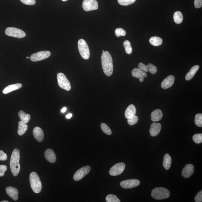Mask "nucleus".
I'll return each mask as SVG.
<instances>
[{
	"mask_svg": "<svg viewBox=\"0 0 202 202\" xmlns=\"http://www.w3.org/2000/svg\"><path fill=\"white\" fill-rule=\"evenodd\" d=\"M101 60L103 70L104 74L107 76H111L113 70V60L111 55L108 51H104L102 54Z\"/></svg>",
	"mask_w": 202,
	"mask_h": 202,
	"instance_id": "obj_1",
	"label": "nucleus"
},
{
	"mask_svg": "<svg viewBox=\"0 0 202 202\" xmlns=\"http://www.w3.org/2000/svg\"><path fill=\"white\" fill-rule=\"evenodd\" d=\"M20 150L18 148H15L11 155L10 161V166L11 172L14 176H17L20 171Z\"/></svg>",
	"mask_w": 202,
	"mask_h": 202,
	"instance_id": "obj_2",
	"label": "nucleus"
},
{
	"mask_svg": "<svg viewBox=\"0 0 202 202\" xmlns=\"http://www.w3.org/2000/svg\"><path fill=\"white\" fill-rule=\"evenodd\" d=\"M29 180L32 190L36 194L40 193L42 190V183L40 178L36 172H32L30 174Z\"/></svg>",
	"mask_w": 202,
	"mask_h": 202,
	"instance_id": "obj_3",
	"label": "nucleus"
},
{
	"mask_svg": "<svg viewBox=\"0 0 202 202\" xmlns=\"http://www.w3.org/2000/svg\"><path fill=\"white\" fill-rule=\"evenodd\" d=\"M170 193L167 189L160 187L153 189L151 193L152 197L156 200L166 199L169 197Z\"/></svg>",
	"mask_w": 202,
	"mask_h": 202,
	"instance_id": "obj_4",
	"label": "nucleus"
},
{
	"mask_svg": "<svg viewBox=\"0 0 202 202\" xmlns=\"http://www.w3.org/2000/svg\"><path fill=\"white\" fill-rule=\"evenodd\" d=\"M78 48L80 55L84 59H89L90 52L87 43L83 39H80L78 42Z\"/></svg>",
	"mask_w": 202,
	"mask_h": 202,
	"instance_id": "obj_5",
	"label": "nucleus"
},
{
	"mask_svg": "<svg viewBox=\"0 0 202 202\" xmlns=\"http://www.w3.org/2000/svg\"><path fill=\"white\" fill-rule=\"evenodd\" d=\"M57 79L58 85L60 87L67 91L70 90L71 88L70 82L65 74L62 73H58Z\"/></svg>",
	"mask_w": 202,
	"mask_h": 202,
	"instance_id": "obj_6",
	"label": "nucleus"
},
{
	"mask_svg": "<svg viewBox=\"0 0 202 202\" xmlns=\"http://www.w3.org/2000/svg\"><path fill=\"white\" fill-rule=\"evenodd\" d=\"M5 34L9 36L23 38L26 36V34L22 30L15 27H7L5 31Z\"/></svg>",
	"mask_w": 202,
	"mask_h": 202,
	"instance_id": "obj_7",
	"label": "nucleus"
},
{
	"mask_svg": "<svg viewBox=\"0 0 202 202\" xmlns=\"http://www.w3.org/2000/svg\"><path fill=\"white\" fill-rule=\"evenodd\" d=\"M90 170V166H84L80 168L74 174V179L75 181L80 180L89 173Z\"/></svg>",
	"mask_w": 202,
	"mask_h": 202,
	"instance_id": "obj_8",
	"label": "nucleus"
},
{
	"mask_svg": "<svg viewBox=\"0 0 202 202\" xmlns=\"http://www.w3.org/2000/svg\"><path fill=\"white\" fill-rule=\"evenodd\" d=\"M50 55V52L48 50L41 51L32 54L30 57V59L33 62L38 61L47 59Z\"/></svg>",
	"mask_w": 202,
	"mask_h": 202,
	"instance_id": "obj_9",
	"label": "nucleus"
},
{
	"mask_svg": "<svg viewBox=\"0 0 202 202\" xmlns=\"http://www.w3.org/2000/svg\"><path fill=\"white\" fill-rule=\"evenodd\" d=\"M82 7L86 11L96 10L98 8V3L96 0H84Z\"/></svg>",
	"mask_w": 202,
	"mask_h": 202,
	"instance_id": "obj_10",
	"label": "nucleus"
},
{
	"mask_svg": "<svg viewBox=\"0 0 202 202\" xmlns=\"http://www.w3.org/2000/svg\"><path fill=\"white\" fill-rule=\"evenodd\" d=\"M125 165L123 162L116 164L110 168L109 173L112 176H117L121 175L125 169Z\"/></svg>",
	"mask_w": 202,
	"mask_h": 202,
	"instance_id": "obj_11",
	"label": "nucleus"
},
{
	"mask_svg": "<svg viewBox=\"0 0 202 202\" xmlns=\"http://www.w3.org/2000/svg\"><path fill=\"white\" fill-rule=\"evenodd\" d=\"M140 183V181L137 179L127 180L121 181L120 186L123 188L131 189L138 186Z\"/></svg>",
	"mask_w": 202,
	"mask_h": 202,
	"instance_id": "obj_12",
	"label": "nucleus"
},
{
	"mask_svg": "<svg viewBox=\"0 0 202 202\" xmlns=\"http://www.w3.org/2000/svg\"><path fill=\"white\" fill-rule=\"evenodd\" d=\"M132 76L139 79L140 82H143L144 78H147V75L146 73L139 69L135 68L132 71Z\"/></svg>",
	"mask_w": 202,
	"mask_h": 202,
	"instance_id": "obj_13",
	"label": "nucleus"
},
{
	"mask_svg": "<svg viewBox=\"0 0 202 202\" xmlns=\"http://www.w3.org/2000/svg\"><path fill=\"white\" fill-rule=\"evenodd\" d=\"M175 80V76L173 75L168 76L162 82L161 87L163 89H168L173 85Z\"/></svg>",
	"mask_w": 202,
	"mask_h": 202,
	"instance_id": "obj_14",
	"label": "nucleus"
},
{
	"mask_svg": "<svg viewBox=\"0 0 202 202\" xmlns=\"http://www.w3.org/2000/svg\"><path fill=\"white\" fill-rule=\"evenodd\" d=\"M194 171V166L192 164H188L183 168L181 174L183 177L189 178L193 175Z\"/></svg>",
	"mask_w": 202,
	"mask_h": 202,
	"instance_id": "obj_15",
	"label": "nucleus"
},
{
	"mask_svg": "<svg viewBox=\"0 0 202 202\" xmlns=\"http://www.w3.org/2000/svg\"><path fill=\"white\" fill-rule=\"evenodd\" d=\"M6 192L7 195L14 201H17L18 200L19 193L16 188L12 186L7 187L6 189Z\"/></svg>",
	"mask_w": 202,
	"mask_h": 202,
	"instance_id": "obj_16",
	"label": "nucleus"
},
{
	"mask_svg": "<svg viewBox=\"0 0 202 202\" xmlns=\"http://www.w3.org/2000/svg\"><path fill=\"white\" fill-rule=\"evenodd\" d=\"M44 155L46 160L49 162L54 163L56 162V156L55 152L50 149H48L45 152Z\"/></svg>",
	"mask_w": 202,
	"mask_h": 202,
	"instance_id": "obj_17",
	"label": "nucleus"
},
{
	"mask_svg": "<svg viewBox=\"0 0 202 202\" xmlns=\"http://www.w3.org/2000/svg\"><path fill=\"white\" fill-rule=\"evenodd\" d=\"M161 129V125L160 123H153L151 124L150 129V134L152 136H156L160 133Z\"/></svg>",
	"mask_w": 202,
	"mask_h": 202,
	"instance_id": "obj_18",
	"label": "nucleus"
},
{
	"mask_svg": "<svg viewBox=\"0 0 202 202\" xmlns=\"http://www.w3.org/2000/svg\"><path fill=\"white\" fill-rule=\"evenodd\" d=\"M34 137L37 142H42L44 138V133L40 127H36L33 130Z\"/></svg>",
	"mask_w": 202,
	"mask_h": 202,
	"instance_id": "obj_19",
	"label": "nucleus"
},
{
	"mask_svg": "<svg viewBox=\"0 0 202 202\" xmlns=\"http://www.w3.org/2000/svg\"><path fill=\"white\" fill-rule=\"evenodd\" d=\"M22 87V85L20 83L12 84V85H9L5 87L3 90L2 92L4 94H7L11 92L12 91L20 89Z\"/></svg>",
	"mask_w": 202,
	"mask_h": 202,
	"instance_id": "obj_20",
	"label": "nucleus"
},
{
	"mask_svg": "<svg viewBox=\"0 0 202 202\" xmlns=\"http://www.w3.org/2000/svg\"><path fill=\"white\" fill-rule=\"evenodd\" d=\"M136 109L133 104H130L125 110V118L127 119L133 116L136 115Z\"/></svg>",
	"mask_w": 202,
	"mask_h": 202,
	"instance_id": "obj_21",
	"label": "nucleus"
},
{
	"mask_svg": "<svg viewBox=\"0 0 202 202\" xmlns=\"http://www.w3.org/2000/svg\"><path fill=\"white\" fill-rule=\"evenodd\" d=\"M162 116L161 110L159 109L155 110L151 114L152 121L154 122L160 121L162 119Z\"/></svg>",
	"mask_w": 202,
	"mask_h": 202,
	"instance_id": "obj_22",
	"label": "nucleus"
},
{
	"mask_svg": "<svg viewBox=\"0 0 202 202\" xmlns=\"http://www.w3.org/2000/svg\"><path fill=\"white\" fill-rule=\"evenodd\" d=\"M199 68L200 66L198 65H195L193 66L185 76V79L186 80L191 79L194 77Z\"/></svg>",
	"mask_w": 202,
	"mask_h": 202,
	"instance_id": "obj_23",
	"label": "nucleus"
},
{
	"mask_svg": "<svg viewBox=\"0 0 202 202\" xmlns=\"http://www.w3.org/2000/svg\"><path fill=\"white\" fill-rule=\"evenodd\" d=\"M28 128V126L26 123L20 121L18 122V134L19 136H22L26 132Z\"/></svg>",
	"mask_w": 202,
	"mask_h": 202,
	"instance_id": "obj_24",
	"label": "nucleus"
},
{
	"mask_svg": "<svg viewBox=\"0 0 202 202\" xmlns=\"http://www.w3.org/2000/svg\"><path fill=\"white\" fill-rule=\"evenodd\" d=\"M171 164V158L168 153L165 155L163 161V166L166 170L170 169Z\"/></svg>",
	"mask_w": 202,
	"mask_h": 202,
	"instance_id": "obj_25",
	"label": "nucleus"
},
{
	"mask_svg": "<svg viewBox=\"0 0 202 202\" xmlns=\"http://www.w3.org/2000/svg\"><path fill=\"white\" fill-rule=\"evenodd\" d=\"M18 115L21 121L23 122L24 123H26L29 122L31 119V116L29 114L26 113L22 110H20L18 112Z\"/></svg>",
	"mask_w": 202,
	"mask_h": 202,
	"instance_id": "obj_26",
	"label": "nucleus"
},
{
	"mask_svg": "<svg viewBox=\"0 0 202 202\" xmlns=\"http://www.w3.org/2000/svg\"><path fill=\"white\" fill-rule=\"evenodd\" d=\"M150 44L154 46H159L161 45L162 43V39L160 37L154 36L151 37L149 39Z\"/></svg>",
	"mask_w": 202,
	"mask_h": 202,
	"instance_id": "obj_27",
	"label": "nucleus"
},
{
	"mask_svg": "<svg viewBox=\"0 0 202 202\" xmlns=\"http://www.w3.org/2000/svg\"><path fill=\"white\" fill-rule=\"evenodd\" d=\"M173 18L175 23L179 24L182 22L183 20V16L180 11H176L174 14Z\"/></svg>",
	"mask_w": 202,
	"mask_h": 202,
	"instance_id": "obj_28",
	"label": "nucleus"
},
{
	"mask_svg": "<svg viewBox=\"0 0 202 202\" xmlns=\"http://www.w3.org/2000/svg\"><path fill=\"white\" fill-rule=\"evenodd\" d=\"M123 45L126 53L128 54H132V48L130 41L128 40L125 41L123 43Z\"/></svg>",
	"mask_w": 202,
	"mask_h": 202,
	"instance_id": "obj_29",
	"label": "nucleus"
},
{
	"mask_svg": "<svg viewBox=\"0 0 202 202\" xmlns=\"http://www.w3.org/2000/svg\"><path fill=\"white\" fill-rule=\"evenodd\" d=\"M100 126L103 132H104L105 134H107L108 135H111L112 133V131L106 123H101Z\"/></svg>",
	"mask_w": 202,
	"mask_h": 202,
	"instance_id": "obj_30",
	"label": "nucleus"
},
{
	"mask_svg": "<svg viewBox=\"0 0 202 202\" xmlns=\"http://www.w3.org/2000/svg\"><path fill=\"white\" fill-rule=\"evenodd\" d=\"M106 201L107 202H120L121 201L117 196L114 195L110 194L107 196Z\"/></svg>",
	"mask_w": 202,
	"mask_h": 202,
	"instance_id": "obj_31",
	"label": "nucleus"
},
{
	"mask_svg": "<svg viewBox=\"0 0 202 202\" xmlns=\"http://www.w3.org/2000/svg\"><path fill=\"white\" fill-rule=\"evenodd\" d=\"M195 123L196 126L200 127H202V114L201 113L196 114L195 118Z\"/></svg>",
	"mask_w": 202,
	"mask_h": 202,
	"instance_id": "obj_32",
	"label": "nucleus"
},
{
	"mask_svg": "<svg viewBox=\"0 0 202 202\" xmlns=\"http://www.w3.org/2000/svg\"><path fill=\"white\" fill-rule=\"evenodd\" d=\"M193 140L196 144L201 143L202 142V134H196L194 135L192 137Z\"/></svg>",
	"mask_w": 202,
	"mask_h": 202,
	"instance_id": "obj_33",
	"label": "nucleus"
},
{
	"mask_svg": "<svg viewBox=\"0 0 202 202\" xmlns=\"http://www.w3.org/2000/svg\"><path fill=\"white\" fill-rule=\"evenodd\" d=\"M127 119H127V122L130 126L136 124L138 122V117L136 115L133 116V117L129 118Z\"/></svg>",
	"mask_w": 202,
	"mask_h": 202,
	"instance_id": "obj_34",
	"label": "nucleus"
},
{
	"mask_svg": "<svg viewBox=\"0 0 202 202\" xmlns=\"http://www.w3.org/2000/svg\"><path fill=\"white\" fill-rule=\"evenodd\" d=\"M116 36L119 37L121 36H125L126 34V31L124 29L121 28H117L115 31Z\"/></svg>",
	"mask_w": 202,
	"mask_h": 202,
	"instance_id": "obj_35",
	"label": "nucleus"
},
{
	"mask_svg": "<svg viewBox=\"0 0 202 202\" xmlns=\"http://www.w3.org/2000/svg\"><path fill=\"white\" fill-rule=\"evenodd\" d=\"M147 65L148 72L149 71L151 74L153 75L156 74L157 72V68L155 65L151 63H149Z\"/></svg>",
	"mask_w": 202,
	"mask_h": 202,
	"instance_id": "obj_36",
	"label": "nucleus"
},
{
	"mask_svg": "<svg viewBox=\"0 0 202 202\" xmlns=\"http://www.w3.org/2000/svg\"><path fill=\"white\" fill-rule=\"evenodd\" d=\"M136 0H118L120 5L123 6H127L132 4L135 2Z\"/></svg>",
	"mask_w": 202,
	"mask_h": 202,
	"instance_id": "obj_37",
	"label": "nucleus"
},
{
	"mask_svg": "<svg viewBox=\"0 0 202 202\" xmlns=\"http://www.w3.org/2000/svg\"><path fill=\"white\" fill-rule=\"evenodd\" d=\"M138 69L146 73L148 72L147 65H144L143 63H140L138 64Z\"/></svg>",
	"mask_w": 202,
	"mask_h": 202,
	"instance_id": "obj_38",
	"label": "nucleus"
},
{
	"mask_svg": "<svg viewBox=\"0 0 202 202\" xmlns=\"http://www.w3.org/2000/svg\"><path fill=\"white\" fill-rule=\"evenodd\" d=\"M24 4L29 5H34L36 3L35 0H20Z\"/></svg>",
	"mask_w": 202,
	"mask_h": 202,
	"instance_id": "obj_39",
	"label": "nucleus"
},
{
	"mask_svg": "<svg viewBox=\"0 0 202 202\" xmlns=\"http://www.w3.org/2000/svg\"><path fill=\"white\" fill-rule=\"evenodd\" d=\"M195 201L196 202H201L202 201V190H201L196 194L195 198Z\"/></svg>",
	"mask_w": 202,
	"mask_h": 202,
	"instance_id": "obj_40",
	"label": "nucleus"
},
{
	"mask_svg": "<svg viewBox=\"0 0 202 202\" xmlns=\"http://www.w3.org/2000/svg\"><path fill=\"white\" fill-rule=\"evenodd\" d=\"M7 166L1 165L0 166V177H2L4 175L5 172L7 170Z\"/></svg>",
	"mask_w": 202,
	"mask_h": 202,
	"instance_id": "obj_41",
	"label": "nucleus"
},
{
	"mask_svg": "<svg viewBox=\"0 0 202 202\" xmlns=\"http://www.w3.org/2000/svg\"><path fill=\"white\" fill-rule=\"evenodd\" d=\"M194 4L196 8H200L202 6V0H195Z\"/></svg>",
	"mask_w": 202,
	"mask_h": 202,
	"instance_id": "obj_42",
	"label": "nucleus"
},
{
	"mask_svg": "<svg viewBox=\"0 0 202 202\" xmlns=\"http://www.w3.org/2000/svg\"><path fill=\"white\" fill-rule=\"evenodd\" d=\"M7 156L6 153L3 151L0 150V161H4L7 160Z\"/></svg>",
	"mask_w": 202,
	"mask_h": 202,
	"instance_id": "obj_43",
	"label": "nucleus"
},
{
	"mask_svg": "<svg viewBox=\"0 0 202 202\" xmlns=\"http://www.w3.org/2000/svg\"><path fill=\"white\" fill-rule=\"evenodd\" d=\"M72 114L71 113H69L68 115H67L66 117L67 118L69 119H70L71 117H72Z\"/></svg>",
	"mask_w": 202,
	"mask_h": 202,
	"instance_id": "obj_44",
	"label": "nucleus"
},
{
	"mask_svg": "<svg viewBox=\"0 0 202 202\" xmlns=\"http://www.w3.org/2000/svg\"><path fill=\"white\" fill-rule=\"evenodd\" d=\"M67 108L66 107H64L62 109H61V111L62 113H65L66 111Z\"/></svg>",
	"mask_w": 202,
	"mask_h": 202,
	"instance_id": "obj_45",
	"label": "nucleus"
},
{
	"mask_svg": "<svg viewBox=\"0 0 202 202\" xmlns=\"http://www.w3.org/2000/svg\"><path fill=\"white\" fill-rule=\"evenodd\" d=\"M1 202H8V201H7V200H5V201H2Z\"/></svg>",
	"mask_w": 202,
	"mask_h": 202,
	"instance_id": "obj_46",
	"label": "nucleus"
},
{
	"mask_svg": "<svg viewBox=\"0 0 202 202\" xmlns=\"http://www.w3.org/2000/svg\"><path fill=\"white\" fill-rule=\"evenodd\" d=\"M62 1H64V2H65V1H68V0H62Z\"/></svg>",
	"mask_w": 202,
	"mask_h": 202,
	"instance_id": "obj_47",
	"label": "nucleus"
},
{
	"mask_svg": "<svg viewBox=\"0 0 202 202\" xmlns=\"http://www.w3.org/2000/svg\"><path fill=\"white\" fill-rule=\"evenodd\" d=\"M26 58H27V59H29V57H26Z\"/></svg>",
	"mask_w": 202,
	"mask_h": 202,
	"instance_id": "obj_48",
	"label": "nucleus"
},
{
	"mask_svg": "<svg viewBox=\"0 0 202 202\" xmlns=\"http://www.w3.org/2000/svg\"><path fill=\"white\" fill-rule=\"evenodd\" d=\"M104 52V50H103V52Z\"/></svg>",
	"mask_w": 202,
	"mask_h": 202,
	"instance_id": "obj_49",
	"label": "nucleus"
}]
</instances>
